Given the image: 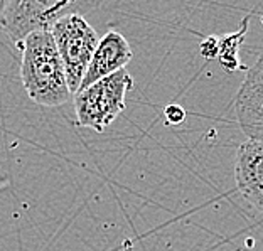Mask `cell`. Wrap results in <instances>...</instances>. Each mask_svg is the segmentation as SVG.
<instances>
[{"label": "cell", "instance_id": "cell-3", "mask_svg": "<svg viewBox=\"0 0 263 251\" xmlns=\"http://www.w3.org/2000/svg\"><path fill=\"white\" fill-rule=\"evenodd\" d=\"M49 31L63 59L71 93L76 94L101 37L81 14L61 17Z\"/></svg>", "mask_w": 263, "mask_h": 251}, {"label": "cell", "instance_id": "cell-10", "mask_svg": "<svg viewBox=\"0 0 263 251\" xmlns=\"http://www.w3.org/2000/svg\"><path fill=\"white\" fill-rule=\"evenodd\" d=\"M199 49H201V54L208 59L218 57L219 56V39L218 37H206L201 43Z\"/></svg>", "mask_w": 263, "mask_h": 251}, {"label": "cell", "instance_id": "cell-9", "mask_svg": "<svg viewBox=\"0 0 263 251\" xmlns=\"http://www.w3.org/2000/svg\"><path fill=\"white\" fill-rule=\"evenodd\" d=\"M164 117L169 125H179L186 120V110L181 105H167L164 110Z\"/></svg>", "mask_w": 263, "mask_h": 251}, {"label": "cell", "instance_id": "cell-1", "mask_svg": "<svg viewBox=\"0 0 263 251\" xmlns=\"http://www.w3.org/2000/svg\"><path fill=\"white\" fill-rule=\"evenodd\" d=\"M17 46L22 52L21 80L27 96L47 108L68 103L73 93L51 31H34Z\"/></svg>", "mask_w": 263, "mask_h": 251}, {"label": "cell", "instance_id": "cell-2", "mask_svg": "<svg viewBox=\"0 0 263 251\" xmlns=\"http://www.w3.org/2000/svg\"><path fill=\"white\" fill-rule=\"evenodd\" d=\"M134 88V78L127 69L118 71L80 89L74 94L76 123L97 133L110 127L127 106V94Z\"/></svg>", "mask_w": 263, "mask_h": 251}, {"label": "cell", "instance_id": "cell-5", "mask_svg": "<svg viewBox=\"0 0 263 251\" xmlns=\"http://www.w3.org/2000/svg\"><path fill=\"white\" fill-rule=\"evenodd\" d=\"M238 123L250 140H263V54L248 69L235 100Z\"/></svg>", "mask_w": 263, "mask_h": 251}, {"label": "cell", "instance_id": "cell-8", "mask_svg": "<svg viewBox=\"0 0 263 251\" xmlns=\"http://www.w3.org/2000/svg\"><path fill=\"white\" fill-rule=\"evenodd\" d=\"M247 24L248 19L243 21V27L240 32L230 34L221 37L219 41V61L223 64L224 69L228 71H235L240 68V59H238V49H240V44L243 43L245 32H247Z\"/></svg>", "mask_w": 263, "mask_h": 251}, {"label": "cell", "instance_id": "cell-7", "mask_svg": "<svg viewBox=\"0 0 263 251\" xmlns=\"http://www.w3.org/2000/svg\"><path fill=\"white\" fill-rule=\"evenodd\" d=\"M132 57H134V52H132L128 41L120 32L108 31L100 39V44L88 66L80 89H85L91 86L93 83L125 69V66L132 61Z\"/></svg>", "mask_w": 263, "mask_h": 251}, {"label": "cell", "instance_id": "cell-4", "mask_svg": "<svg viewBox=\"0 0 263 251\" xmlns=\"http://www.w3.org/2000/svg\"><path fill=\"white\" fill-rule=\"evenodd\" d=\"M101 0H10L5 32L19 44L27 34L34 31H49L51 26L61 17L81 14Z\"/></svg>", "mask_w": 263, "mask_h": 251}, {"label": "cell", "instance_id": "cell-11", "mask_svg": "<svg viewBox=\"0 0 263 251\" xmlns=\"http://www.w3.org/2000/svg\"><path fill=\"white\" fill-rule=\"evenodd\" d=\"M9 5H10V0H0V31H5V26H7Z\"/></svg>", "mask_w": 263, "mask_h": 251}, {"label": "cell", "instance_id": "cell-6", "mask_svg": "<svg viewBox=\"0 0 263 251\" xmlns=\"http://www.w3.org/2000/svg\"><path fill=\"white\" fill-rule=\"evenodd\" d=\"M236 187L245 201L263 214V140H247L236 152Z\"/></svg>", "mask_w": 263, "mask_h": 251}]
</instances>
